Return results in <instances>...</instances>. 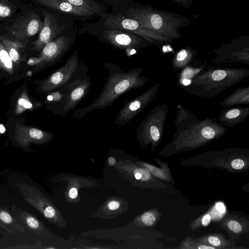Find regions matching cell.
Listing matches in <instances>:
<instances>
[{"label":"cell","instance_id":"ffe728a7","mask_svg":"<svg viewBox=\"0 0 249 249\" xmlns=\"http://www.w3.org/2000/svg\"><path fill=\"white\" fill-rule=\"evenodd\" d=\"M162 215V213L157 208H154L136 216L134 222L136 225L141 227H154Z\"/></svg>","mask_w":249,"mask_h":249},{"label":"cell","instance_id":"5bb4252c","mask_svg":"<svg viewBox=\"0 0 249 249\" xmlns=\"http://www.w3.org/2000/svg\"><path fill=\"white\" fill-rule=\"evenodd\" d=\"M41 9L76 18L81 22L99 17L95 13L63 0H32Z\"/></svg>","mask_w":249,"mask_h":249},{"label":"cell","instance_id":"3957f363","mask_svg":"<svg viewBox=\"0 0 249 249\" xmlns=\"http://www.w3.org/2000/svg\"><path fill=\"white\" fill-rule=\"evenodd\" d=\"M249 75L248 69L207 67L195 75L188 85L181 88L193 95L212 97L238 84Z\"/></svg>","mask_w":249,"mask_h":249},{"label":"cell","instance_id":"4dcf8cb0","mask_svg":"<svg viewBox=\"0 0 249 249\" xmlns=\"http://www.w3.org/2000/svg\"><path fill=\"white\" fill-rule=\"evenodd\" d=\"M0 219L6 224L11 223L12 221V218L11 215L5 211H2L0 213Z\"/></svg>","mask_w":249,"mask_h":249},{"label":"cell","instance_id":"d6986e66","mask_svg":"<svg viewBox=\"0 0 249 249\" xmlns=\"http://www.w3.org/2000/svg\"><path fill=\"white\" fill-rule=\"evenodd\" d=\"M155 160L159 164L160 167H157L141 160H138L137 163L146 168L157 178L168 181L175 185L176 183L172 176L168 163L167 162H164L160 159L157 158L155 159Z\"/></svg>","mask_w":249,"mask_h":249},{"label":"cell","instance_id":"d4e9b609","mask_svg":"<svg viewBox=\"0 0 249 249\" xmlns=\"http://www.w3.org/2000/svg\"><path fill=\"white\" fill-rule=\"evenodd\" d=\"M205 68V65L200 68H194L188 66L182 70L179 74L178 83L182 86L188 85L192 78Z\"/></svg>","mask_w":249,"mask_h":249},{"label":"cell","instance_id":"30bf717a","mask_svg":"<svg viewBox=\"0 0 249 249\" xmlns=\"http://www.w3.org/2000/svg\"><path fill=\"white\" fill-rule=\"evenodd\" d=\"M78 28L74 25L69 31L45 45L39 56L43 65L51 66L61 59L74 43Z\"/></svg>","mask_w":249,"mask_h":249},{"label":"cell","instance_id":"cb8c5ba5","mask_svg":"<svg viewBox=\"0 0 249 249\" xmlns=\"http://www.w3.org/2000/svg\"><path fill=\"white\" fill-rule=\"evenodd\" d=\"M111 9L114 14L125 15L128 7L133 4V0H99Z\"/></svg>","mask_w":249,"mask_h":249},{"label":"cell","instance_id":"4316f807","mask_svg":"<svg viewBox=\"0 0 249 249\" xmlns=\"http://www.w3.org/2000/svg\"><path fill=\"white\" fill-rule=\"evenodd\" d=\"M177 249H215V248L197 242L194 237L187 236L180 243Z\"/></svg>","mask_w":249,"mask_h":249},{"label":"cell","instance_id":"2e32d148","mask_svg":"<svg viewBox=\"0 0 249 249\" xmlns=\"http://www.w3.org/2000/svg\"><path fill=\"white\" fill-rule=\"evenodd\" d=\"M249 115V107H229L221 111L218 121L223 125L235 126L244 123Z\"/></svg>","mask_w":249,"mask_h":249},{"label":"cell","instance_id":"1f68e13d","mask_svg":"<svg viewBox=\"0 0 249 249\" xmlns=\"http://www.w3.org/2000/svg\"><path fill=\"white\" fill-rule=\"evenodd\" d=\"M18 104L25 108H31L32 107V104L25 99L21 98L18 100Z\"/></svg>","mask_w":249,"mask_h":249},{"label":"cell","instance_id":"8992f818","mask_svg":"<svg viewBox=\"0 0 249 249\" xmlns=\"http://www.w3.org/2000/svg\"><path fill=\"white\" fill-rule=\"evenodd\" d=\"M80 25L78 28L79 34L92 36L100 42L124 50L128 56L133 54L137 49L143 46L142 39L137 35L124 30L107 27L97 22H81Z\"/></svg>","mask_w":249,"mask_h":249},{"label":"cell","instance_id":"5b68a950","mask_svg":"<svg viewBox=\"0 0 249 249\" xmlns=\"http://www.w3.org/2000/svg\"><path fill=\"white\" fill-rule=\"evenodd\" d=\"M88 70L87 66L80 62L75 75L67 83L52 90L47 96V100L53 104V110L56 114L65 117L86 96L92 83L88 75Z\"/></svg>","mask_w":249,"mask_h":249},{"label":"cell","instance_id":"f546056e","mask_svg":"<svg viewBox=\"0 0 249 249\" xmlns=\"http://www.w3.org/2000/svg\"><path fill=\"white\" fill-rule=\"evenodd\" d=\"M26 223L28 226L32 229H36L39 226L38 221L34 217H28L26 219Z\"/></svg>","mask_w":249,"mask_h":249},{"label":"cell","instance_id":"603a6c76","mask_svg":"<svg viewBox=\"0 0 249 249\" xmlns=\"http://www.w3.org/2000/svg\"><path fill=\"white\" fill-rule=\"evenodd\" d=\"M193 54L187 50L182 49L175 56L171 62V67L176 71H181L185 67L190 66L193 62Z\"/></svg>","mask_w":249,"mask_h":249},{"label":"cell","instance_id":"8fae6325","mask_svg":"<svg viewBox=\"0 0 249 249\" xmlns=\"http://www.w3.org/2000/svg\"><path fill=\"white\" fill-rule=\"evenodd\" d=\"M159 87V83H155L149 89L134 99L124 100L123 101V106L120 110L114 124L120 127L128 124L155 99Z\"/></svg>","mask_w":249,"mask_h":249},{"label":"cell","instance_id":"e575fe53","mask_svg":"<svg viewBox=\"0 0 249 249\" xmlns=\"http://www.w3.org/2000/svg\"><path fill=\"white\" fill-rule=\"evenodd\" d=\"M163 51H166V47L165 46H164V47H163Z\"/></svg>","mask_w":249,"mask_h":249},{"label":"cell","instance_id":"6da1fadb","mask_svg":"<svg viewBox=\"0 0 249 249\" xmlns=\"http://www.w3.org/2000/svg\"><path fill=\"white\" fill-rule=\"evenodd\" d=\"M176 131L172 140L159 152V156L167 157L200 148L218 139L228 129L215 118L200 120L187 108L178 106L175 117Z\"/></svg>","mask_w":249,"mask_h":249},{"label":"cell","instance_id":"7402d4cb","mask_svg":"<svg viewBox=\"0 0 249 249\" xmlns=\"http://www.w3.org/2000/svg\"><path fill=\"white\" fill-rule=\"evenodd\" d=\"M75 6L80 7L102 17L109 12L108 7L99 0H63Z\"/></svg>","mask_w":249,"mask_h":249},{"label":"cell","instance_id":"7a4b0ae2","mask_svg":"<svg viewBox=\"0 0 249 249\" xmlns=\"http://www.w3.org/2000/svg\"><path fill=\"white\" fill-rule=\"evenodd\" d=\"M103 65L109 74L101 93L88 106L73 111L75 119H80L91 111L110 106L126 92L140 88L150 80V77L141 75L144 71L141 67L124 71L118 64L106 61Z\"/></svg>","mask_w":249,"mask_h":249},{"label":"cell","instance_id":"277c9868","mask_svg":"<svg viewBox=\"0 0 249 249\" xmlns=\"http://www.w3.org/2000/svg\"><path fill=\"white\" fill-rule=\"evenodd\" d=\"M180 163L187 167L226 169L232 173L244 172L249 170V150L228 148L210 150L182 160Z\"/></svg>","mask_w":249,"mask_h":249},{"label":"cell","instance_id":"7c38bea8","mask_svg":"<svg viewBox=\"0 0 249 249\" xmlns=\"http://www.w3.org/2000/svg\"><path fill=\"white\" fill-rule=\"evenodd\" d=\"M116 168L132 179L136 185L149 189H164L165 185L161 180L152 175L146 168L139 163L129 160H119L116 163Z\"/></svg>","mask_w":249,"mask_h":249},{"label":"cell","instance_id":"e0dca14e","mask_svg":"<svg viewBox=\"0 0 249 249\" xmlns=\"http://www.w3.org/2000/svg\"><path fill=\"white\" fill-rule=\"evenodd\" d=\"M197 242L211 246L215 249H245L236 246V241L227 239L222 233H213L194 238Z\"/></svg>","mask_w":249,"mask_h":249},{"label":"cell","instance_id":"52a82bcc","mask_svg":"<svg viewBox=\"0 0 249 249\" xmlns=\"http://www.w3.org/2000/svg\"><path fill=\"white\" fill-rule=\"evenodd\" d=\"M168 112V106L163 104L154 107L147 113L136 129V137L142 148L150 144V152H153L158 147L162 138Z\"/></svg>","mask_w":249,"mask_h":249},{"label":"cell","instance_id":"d6a6232c","mask_svg":"<svg viewBox=\"0 0 249 249\" xmlns=\"http://www.w3.org/2000/svg\"><path fill=\"white\" fill-rule=\"evenodd\" d=\"M108 164L110 166H113L116 164V160L112 156H110L108 159Z\"/></svg>","mask_w":249,"mask_h":249},{"label":"cell","instance_id":"f1b7e54d","mask_svg":"<svg viewBox=\"0 0 249 249\" xmlns=\"http://www.w3.org/2000/svg\"><path fill=\"white\" fill-rule=\"evenodd\" d=\"M150 22L152 27L156 29L160 28L162 24V18L158 14H153L151 16Z\"/></svg>","mask_w":249,"mask_h":249},{"label":"cell","instance_id":"9c48e42d","mask_svg":"<svg viewBox=\"0 0 249 249\" xmlns=\"http://www.w3.org/2000/svg\"><path fill=\"white\" fill-rule=\"evenodd\" d=\"M43 23L40 15L33 11L18 16L7 23L4 28L14 41L22 46L30 37L40 32Z\"/></svg>","mask_w":249,"mask_h":249},{"label":"cell","instance_id":"836d02e7","mask_svg":"<svg viewBox=\"0 0 249 249\" xmlns=\"http://www.w3.org/2000/svg\"><path fill=\"white\" fill-rule=\"evenodd\" d=\"M5 128L2 124H0V133H3L5 132Z\"/></svg>","mask_w":249,"mask_h":249},{"label":"cell","instance_id":"ac0fdd59","mask_svg":"<svg viewBox=\"0 0 249 249\" xmlns=\"http://www.w3.org/2000/svg\"><path fill=\"white\" fill-rule=\"evenodd\" d=\"M126 202L119 197H110L102 205L96 214L103 218H112L126 209Z\"/></svg>","mask_w":249,"mask_h":249},{"label":"cell","instance_id":"9a60e30c","mask_svg":"<svg viewBox=\"0 0 249 249\" xmlns=\"http://www.w3.org/2000/svg\"><path fill=\"white\" fill-rule=\"evenodd\" d=\"M217 223L232 240L237 239L249 231V221L244 217H239L234 214L225 215Z\"/></svg>","mask_w":249,"mask_h":249},{"label":"cell","instance_id":"4fadbf2b","mask_svg":"<svg viewBox=\"0 0 249 249\" xmlns=\"http://www.w3.org/2000/svg\"><path fill=\"white\" fill-rule=\"evenodd\" d=\"M80 65L78 52L75 51L61 67L44 80L41 89L49 92L67 83L77 73Z\"/></svg>","mask_w":249,"mask_h":249},{"label":"cell","instance_id":"484cf974","mask_svg":"<svg viewBox=\"0 0 249 249\" xmlns=\"http://www.w3.org/2000/svg\"><path fill=\"white\" fill-rule=\"evenodd\" d=\"M18 5L11 0H0V20L12 16L18 9Z\"/></svg>","mask_w":249,"mask_h":249},{"label":"cell","instance_id":"44dd1931","mask_svg":"<svg viewBox=\"0 0 249 249\" xmlns=\"http://www.w3.org/2000/svg\"><path fill=\"white\" fill-rule=\"evenodd\" d=\"M249 104V87H241L226 97L220 103L223 107H231L233 106Z\"/></svg>","mask_w":249,"mask_h":249},{"label":"cell","instance_id":"83f0119b","mask_svg":"<svg viewBox=\"0 0 249 249\" xmlns=\"http://www.w3.org/2000/svg\"><path fill=\"white\" fill-rule=\"evenodd\" d=\"M211 216L208 213L200 217L192 220L190 224V229L192 230H197L201 227H207L211 221Z\"/></svg>","mask_w":249,"mask_h":249},{"label":"cell","instance_id":"ba28073f","mask_svg":"<svg viewBox=\"0 0 249 249\" xmlns=\"http://www.w3.org/2000/svg\"><path fill=\"white\" fill-rule=\"evenodd\" d=\"M43 16L42 29L37 39L33 42L34 49L37 51L55 38L69 31L78 20L68 15L50 12L41 9Z\"/></svg>","mask_w":249,"mask_h":249}]
</instances>
